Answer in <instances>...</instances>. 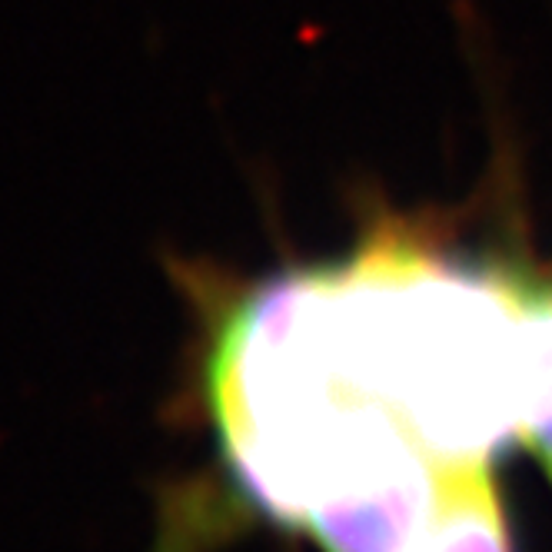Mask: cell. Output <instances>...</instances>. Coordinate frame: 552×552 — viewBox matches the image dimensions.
I'll use <instances>...</instances> for the list:
<instances>
[{
  "label": "cell",
  "instance_id": "cell-1",
  "mask_svg": "<svg viewBox=\"0 0 552 552\" xmlns=\"http://www.w3.org/2000/svg\"><path fill=\"white\" fill-rule=\"evenodd\" d=\"M529 293L503 270L390 230L316 270L333 370L400 419L436 466H486L519 433Z\"/></svg>",
  "mask_w": 552,
  "mask_h": 552
},
{
  "label": "cell",
  "instance_id": "cell-2",
  "mask_svg": "<svg viewBox=\"0 0 552 552\" xmlns=\"http://www.w3.org/2000/svg\"><path fill=\"white\" fill-rule=\"evenodd\" d=\"M416 552H509V529L486 466H443L439 506Z\"/></svg>",
  "mask_w": 552,
  "mask_h": 552
},
{
  "label": "cell",
  "instance_id": "cell-3",
  "mask_svg": "<svg viewBox=\"0 0 552 552\" xmlns=\"http://www.w3.org/2000/svg\"><path fill=\"white\" fill-rule=\"evenodd\" d=\"M519 433L552 473V286L529 293L519 353Z\"/></svg>",
  "mask_w": 552,
  "mask_h": 552
}]
</instances>
